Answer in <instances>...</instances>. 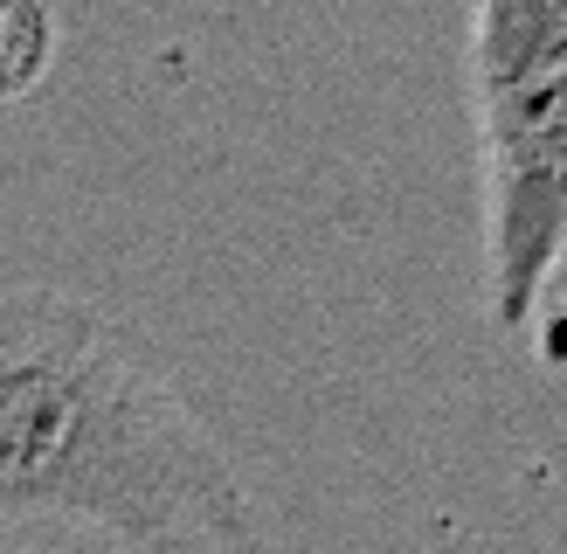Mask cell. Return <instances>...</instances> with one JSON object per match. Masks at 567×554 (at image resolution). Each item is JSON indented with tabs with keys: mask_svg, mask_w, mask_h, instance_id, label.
<instances>
[{
	"mask_svg": "<svg viewBox=\"0 0 567 554\" xmlns=\"http://www.w3.org/2000/svg\"><path fill=\"white\" fill-rule=\"evenodd\" d=\"M485 312L526 332L567 270V0H464Z\"/></svg>",
	"mask_w": 567,
	"mask_h": 554,
	"instance_id": "2",
	"label": "cell"
},
{
	"mask_svg": "<svg viewBox=\"0 0 567 554\" xmlns=\"http://www.w3.org/2000/svg\"><path fill=\"white\" fill-rule=\"evenodd\" d=\"M55 49H63L55 0H0V111L42 91L55 70Z\"/></svg>",
	"mask_w": 567,
	"mask_h": 554,
	"instance_id": "3",
	"label": "cell"
},
{
	"mask_svg": "<svg viewBox=\"0 0 567 554\" xmlns=\"http://www.w3.org/2000/svg\"><path fill=\"white\" fill-rule=\"evenodd\" d=\"M249 492L181 381L55 285L0 291V547L236 554Z\"/></svg>",
	"mask_w": 567,
	"mask_h": 554,
	"instance_id": "1",
	"label": "cell"
}]
</instances>
